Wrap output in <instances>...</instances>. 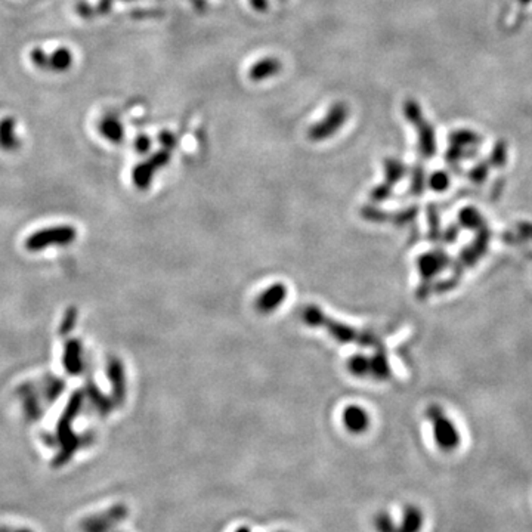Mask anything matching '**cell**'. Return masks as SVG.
Segmentation results:
<instances>
[{
	"instance_id": "cell-1",
	"label": "cell",
	"mask_w": 532,
	"mask_h": 532,
	"mask_svg": "<svg viewBox=\"0 0 532 532\" xmlns=\"http://www.w3.org/2000/svg\"><path fill=\"white\" fill-rule=\"evenodd\" d=\"M77 231L75 227L58 225L43 228L33 232L26 240V249L28 251H43L53 246H68L76 241Z\"/></svg>"
},
{
	"instance_id": "cell-2",
	"label": "cell",
	"mask_w": 532,
	"mask_h": 532,
	"mask_svg": "<svg viewBox=\"0 0 532 532\" xmlns=\"http://www.w3.org/2000/svg\"><path fill=\"white\" fill-rule=\"evenodd\" d=\"M428 417L432 423L433 438L438 447L443 451H452L460 443V436L454 426L452 421L445 416L443 408L430 407L428 410Z\"/></svg>"
},
{
	"instance_id": "cell-3",
	"label": "cell",
	"mask_w": 532,
	"mask_h": 532,
	"mask_svg": "<svg viewBox=\"0 0 532 532\" xmlns=\"http://www.w3.org/2000/svg\"><path fill=\"white\" fill-rule=\"evenodd\" d=\"M30 60L40 70L50 72H65L72 67L75 57H72V52L67 48H60L52 53H46L43 49L36 48L30 52Z\"/></svg>"
},
{
	"instance_id": "cell-4",
	"label": "cell",
	"mask_w": 532,
	"mask_h": 532,
	"mask_svg": "<svg viewBox=\"0 0 532 532\" xmlns=\"http://www.w3.org/2000/svg\"><path fill=\"white\" fill-rule=\"evenodd\" d=\"M287 287L283 283H275L265 288L254 300V309L262 315L272 314L277 310L287 299Z\"/></svg>"
},
{
	"instance_id": "cell-5",
	"label": "cell",
	"mask_w": 532,
	"mask_h": 532,
	"mask_svg": "<svg viewBox=\"0 0 532 532\" xmlns=\"http://www.w3.org/2000/svg\"><path fill=\"white\" fill-rule=\"evenodd\" d=\"M64 369L70 376H79L85 370L83 344L79 339H70L65 343L63 355Z\"/></svg>"
},
{
	"instance_id": "cell-6",
	"label": "cell",
	"mask_w": 532,
	"mask_h": 532,
	"mask_svg": "<svg viewBox=\"0 0 532 532\" xmlns=\"http://www.w3.org/2000/svg\"><path fill=\"white\" fill-rule=\"evenodd\" d=\"M342 421L344 429L355 435H361L370 428V416L359 406H347L343 410Z\"/></svg>"
},
{
	"instance_id": "cell-7",
	"label": "cell",
	"mask_w": 532,
	"mask_h": 532,
	"mask_svg": "<svg viewBox=\"0 0 532 532\" xmlns=\"http://www.w3.org/2000/svg\"><path fill=\"white\" fill-rule=\"evenodd\" d=\"M107 376L113 388L116 402H123L126 398V374L123 362L119 358H109L107 362Z\"/></svg>"
},
{
	"instance_id": "cell-8",
	"label": "cell",
	"mask_w": 532,
	"mask_h": 532,
	"mask_svg": "<svg viewBox=\"0 0 532 532\" xmlns=\"http://www.w3.org/2000/svg\"><path fill=\"white\" fill-rule=\"evenodd\" d=\"M425 525V513L416 504L403 507L401 523L396 525L395 532H420Z\"/></svg>"
},
{
	"instance_id": "cell-9",
	"label": "cell",
	"mask_w": 532,
	"mask_h": 532,
	"mask_svg": "<svg viewBox=\"0 0 532 532\" xmlns=\"http://www.w3.org/2000/svg\"><path fill=\"white\" fill-rule=\"evenodd\" d=\"M21 146V141L16 135V121L13 117H4L0 120V148L5 151H15Z\"/></svg>"
},
{
	"instance_id": "cell-10",
	"label": "cell",
	"mask_w": 532,
	"mask_h": 532,
	"mask_svg": "<svg viewBox=\"0 0 532 532\" xmlns=\"http://www.w3.org/2000/svg\"><path fill=\"white\" fill-rule=\"evenodd\" d=\"M99 132L105 139H108L109 142H113V143H120L124 138V127H123L121 121L113 114H107L101 120Z\"/></svg>"
},
{
	"instance_id": "cell-11",
	"label": "cell",
	"mask_w": 532,
	"mask_h": 532,
	"mask_svg": "<svg viewBox=\"0 0 532 532\" xmlns=\"http://www.w3.org/2000/svg\"><path fill=\"white\" fill-rule=\"evenodd\" d=\"M392 371L388 362L386 355H384L383 349L377 347V352L370 358V376H373L376 380L384 381L391 377Z\"/></svg>"
},
{
	"instance_id": "cell-12",
	"label": "cell",
	"mask_w": 532,
	"mask_h": 532,
	"mask_svg": "<svg viewBox=\"0 0 532 532\" xmlns=\"http://www.w3.org/2000/svg\"><path fill=\"white\" fill-rule=\"evenodd\" d=\"M114 4V0H99L97 5H90L87 2H80L76 5V12L79 16L85 18V20H92V18H97L101 15L108 13V11L112 9Z\"/></svg>"
},
{
	"instance_id": "cell-13",
	"label": "cell",
	"mask_w": 532,
	"mask_h": 532,
	"mask_svg": "<svg viewBox=\"0 0 532 532\" xmlns=\"http://www.w3.org/2000/svg\"><path fill=\"white\" fill-rule=\"evenodd\" d=\"M156 172H157V169L153 166V164L148 160L143 161V163H139L132 172L134 183L139 190H146L151 185Z\"/></svg>"
},
{
	"instance_id": "cell-14",
	"label": "cell",
	"mask_w": 532,
	"mask_h": 532,
	"mask_svg": "<svg viewBox=\"0 0 532 532\" xmlns=\"http://www.w3.org/2000/svg\"><path fill=\"white\" fill-rule=\"evenodd\" d=\"M344 121V116L342 114H337V116H330L327 117L325 121H322L321 124H317L315 127H312L310 131V138L312 139H324L330 135H333L337 127Z\"/></svg>"
},
{
	"instance_id": "cell-15",
	"label": "cell",
	"mask_w": 532,
	"mask_h": 532,
	"mask_svg": "<svg viewBox=\"0 0 532 532\" xmlns=\"http://www.w3.org/2000/svg\"><path fill=\"white\" fill-rule=\"evenodd\" d=\"M347 370L355 377L370 376V358L362 354H357L347 361Z\"/></svg>"
},
{
	"instance_id": "cell-16",
	"label": "cell",
	"mask_w": 532,
	"mask_h": 532,
	"mask_svg": "<svg viewBox=\"0 0 532 532\" xmlns=\"http://www.w3.org/2000/svg\"><path fill=\"white\" fill-rule=\"evenodd\" d=\"M64 388H65V383H64L61 379L53 377V376H49V377H46V380H45V388H43V391H45V395H46L49 399L53 401L55 398L60 396V395L63 393Z\"/></svg>"
},
{
	"instance_id": "cell-17",
	"label": "cell",
	"mask_w": 532,
	"mask_h": 532,
	"mask_svg": "<svg viewBox=\"0 0 532 532\" xmlns=\"http://www.w3.org/2000/svg\"><path fill=\"white\" fill-rule=\"evenodd\" d=\"M384 169H386V183L389 187H393V183L398 182L401 179V176L403 175V168L401 166V164L395 160H388L386 161V166H384Z\"/></svg>"
},
{
	"instance_id": "cell-18",
	"label": "cell",
	"mask_w": 532,
	"mask_h": 532,
	"mask_svg": "<svg viewBox=\"0 0 532 532\" xmlns=\"http://www.w3.org/2000/svg\"><path fill=\"white\" fill-rule=\"evenodd\" d=\"M77 322V309L75 306L68 308V310L65 312V317L60 325V332L63 336H67L68 333L72 332V328H75Z\"/></svg>"
},
{
	"instance_id": "cell-19",
	"label": "cell",
	"mask_w": 532,
	"mask_h": 532,
	"mask_svg": "<svg viewBox=\"0 0 532 532\" xmlns=\"http://www.w3.org/2000/svg\"><path fill=\"white\" fill-rule=\"evenodd\" d=\"M87 393H89V396L92 398V399H94L97 403H98V406L101 407V408H109V402H108V399L99 392V389L95 386V384H92V383H89L87 384Z\"/></svg>"
},
{
	"instance_id": "cell-20",
	"label": "cell",
	"mask_w": 532,
	"mask_h": 532,
	"mask_svg": "<svg viewBox=\"0 0 532 532\" xmlns=\"http://www.w3.org/2000/svg\"><path fill=\"white\" fill-rule=\"evenodd\" d=\"M391 192H392V187H389L388 183H384V185H381V187H376L371 191L370 197H371V200L374 201V203H379V201L386 200L391 195Z\"/></svg>"
},
{
	"instance_id": "cell-21",
	"label": "cell",
	"mask_w": 532,
	"mask_h": 532,
	"mask_svg": "<svg viewBox=\"0 0 532 532\" xmlns=\"http://www.w3.org/2000/svg\"><path fill=\"white\" fill-rule=\"evenodd\" d=\"M135 146H136V150L141 153V154H143V153H146V151H148L150 150V146H151V141H150V138L148 136H145V135H139L136 139H135Z\"/></svg>"
},
{
	"instance_id": "cell-22",
	"label": "cell",
	"mask_w": 532,
	"mask_h": 532,
	"mask_svg": "<svg viewBox=\"0 0 532 532\" xmlns=\"http://www.w3.org/2000/svg\"><path fill=\"white\" fill-rule=\"evenodd\" d=\"M160 142H161V145H163L164 148H166L168 151L172 150L173 146H175V138H173V135L169 134V132H163V134L160 135Z\"/></svg>"
},
{
	"instance_id": "cell-23",
	"label": "cell",
	"mask_w": 532,
	"mask_h": 532,
	"mask_svg": "<svg viewBox=\"0 0 532 532\" xmlns=\"http://www.w3.org/2000/svg\"><path fill=\"white\" fill-rule=\"evenodd\" d=\"M234 532H251V529L246 525H241V526H238ZM277 532H286V531H277Z\"/></svg>"
}]
</instances>
